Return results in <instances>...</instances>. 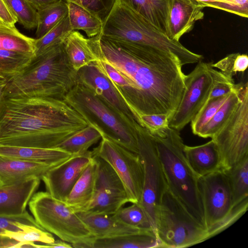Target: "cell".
Listing matches in <instances>:
<instances>
[{
	"mask_svg": "<svg viewBox=\"0 0 248 248\" xmlns=\"http://www.w3.org/2000/svg\"><path fill=\"white\" fill-rule=\"evenodd\" d=\"M96 52L98 59L109 62L131 83L136 97L133 114L137 123L142 114L172 117L185 88L183 65L175 55L111 41L101 35Z\"/></svg>",
	"mask_w": 248,
	"mask_h": 248,
	"instance_id": "obj_1",
	"label": "cell"
},
{
	"mask_svg": "<svg viewBox=\"0 0 248 248\" xmlns=\"http://www.w3.org/2000/svg\"><path fill=\"white\" fill-rule=\"evenodd\" d=\"M89 125L63 100L50 97L0 100V144L57 148Z\"/></svg>",
	"mask_w": 248,
	"mask_h": 248,
	"instance_id": "obj_2",
	"label": "cell"
},
{
	"mask_svg": "<svg viewBox=\"0 0 248 248\" xmlns=\"http://www.w3.org/2000/svg\"><path fill=\"white\" fill-rule=\"evenodd\" d=\"M77 83V71L70 64L62 44L33 57L20 74L7 79L2 96L63 100Z\"/></svg>",
	"mask_w": 248,
	"mask_h": 248,
	"instance_id": "obj_3",
	"label": "cell"
},
{
	"mask_svg": "<svg viewBox=\"0 0 248 248\" xmlns=\"http://www.w3.org/2000/svg\"><path fill=\"white\" fill-rule=\"evenodd\" d=\"M101 36L118 43L149 47L175 55L183 65L202 61L179 41L169 38L144 17L120 0H116L103 22Z\"/></svg>",
	"mask_w": 248,
	"mask_h": 248,
	"instance_id": "obj_4",
	"label": "cell"
},
{
	"mask_svg": "<svg viewBox=\"0 0 248 248\" xmlns=\"http://www.w3.org/2000/svg\"><path fill=\"white\" fill-rule=\"evenodd\" d=\"M151 135L168 189L188 214L206 228L198 177L186 160L179 131L169 126L160 135Z\"/></svg>",
	"mask_w": 248,
	"mask_h": 248,
	"instance_id": "obj_5",
	"label": "cell"
},
{
	"mask_svg": "<svg viewBox=\"0 0 248 248\" xmlns=\"http://www.w3.org/2000/svg\"><path fill=\"white\" fill-rule=\"evenodd\" d=\"M63 100L89 124L97 128L102 137L139 154L137 131L140 124L128 121L78 81Z\"/></svg>",
	"mask_w": 248,
	"mask_h": 248,
	"instance_id": "obj_6",
	"label": "cell"
},
{
	"mask_svg": "<svg viewBox=\"0 0 248 248\" xmlns=\"http://www.w3.org/2000/svg\"><path fill=\"white\" fill-rule=\"evenodd\" d=\"M28 204L36 222L46 231L74 248H90L94 236L65 202L40 191L32 195Z\"/></svg>",
	"mask_w": 248,
	"mask_h": 248,
	"instance_id": "obj_7",
	"label": "cell"
},
{
	"mask_svg": "<svg viewBox=\"0 0 248 248\" xmlns=\"http://www.w3.org/2000/svg\"><path fill=\"white\" fill-rule=\"evenodd\" d=\"M198 186L209 238L232 225L247 210L248 199L233 207L229 183L223 170L199 177Z\"/></svg>",
	"mask_w": 248,
	"mask_h": 248,
	"instance_id": "obj_8",
	"label": "cell"
},
{
	"mask_svg": "<svg viewBox=\"0 0 248 248\" xmlns=\"http://www.w3.org/2000/svg\"><path fill=\"white\" fill-rule=\"evenodd\" d=\"M160 248L190 247L209 239L206 229L194 219L167 188L155 215Z\"/></svg>",
	"mask_w": 248,
	"mask_h": 248,
	"instance_id": "obj_9",
	"label": "cell"
},
{
	"mask_svg": "<svg viewBox=\"0 0 248 248\" xmlns=\"http://www.w3.org/2000/svg\"><path fill=\"white\" fill-rule=\"evenodd\" d=\"M139 155L143 169V185L139 204L155 231V215L167 184L154 141L149 132L139 125L137 131Z\"/></svg>",
	"mask_w": 248,
	"mask_h": 248,
	"instance_id": "obj_10",
	"label": "cell"
},
{
	"mask_svg": "<svg viewBox=\"0 0 248 248\" xmlns=\"http://www.w3.org/2000/svg\"><path fill=\"white\" fill-rule=\"evenodd\" d=\"M241 101L226 124L211 138L219 152L223 170L248 157V84L243 83Z\"/></svg>",
	"mask_w": 248,
	"mask_h": 248,
	"instance_id": "obj_11",
	"label": "cell"
},
{
	"mask_svg": "<svg viewBox=\"0 0 248 248\" xmlns=\"http://www.w3.org/2000/svg\"><path fill=\"white\" fill-rule=\"evenodd\" d=\"M98 146L91 151L92 155L107 162L115 171L122 182L128 202L139 203L141 200L143 185V169L138 154L102 137Z\"/></svg>",
	"mask_w": 248,
	"mask_h": 248,
	"instance_id": "obj_12",
	"label": "cell"
},
{
	"mask_svg": "<svg viewBox=\"0 0 248 248\" xmlns=\"http://www.w3.org/2000/svg\"><path fill=\"white\" fill-rule=\"evenodd\" d=\"M214 68L211 63L201 61L186 75L185 88L169 122V126L178 131L193 118L207 101L215 82Z\"/></svg>",
	"mask_w": 248,
	"mask_h": 248,
	"instance_id": "obj_13",
	"label": "cell"
},
{
	"mask_svg": "<svg viewBox=\"0 0 248 248\" xmlns=\"http://www.w3.org/2000/svg\"><path fill=\"white\" fill-rule=\"evenodd\" d=\"M97 168L95 192L85 212L112 215L128 202L124 185L112 167L92 155Z\"/></svg>",
	"mask_w": 248,
	"mask_h": 248,
	"instance_id": "obj_14",
	"label": "cell"
},
{
	"mask_svg": "<svg viewBox=\"0 0 248 248\" xmlns=\"http://www.w3.org/2000/svg\"><path fill=\"white\" fill-rule=\"evenodd\" d=\"M92 160L91 151L72 155L49 169L42 177L46 191L53 197L65 202L75 184Z\"/></svg>",
	"mask_w": 248,
	"mask_h": 248,
	"instance_id": "obj_15",
	"label": "cell"
},
{
	"mask_svg": "<svg viewBox=\"0 0 248 248\" xmlns=\"http://www.w3.org/2000/svg\"><path fill=\"white\" fill-rule=\"evenodd\" d=\"M77 77L78 82L91 90L123 118L133 124H138L110 80L100 71L95 62L78 70Z\"/></svg>",
	"mask_w": 248,
	"mask_h": 248,
	"instance_id": "obj_16",
	"label": "cell"
},
{
	"mask_svg": "<svg viewBox=\"0 0 248 248\" xmlns=\"http://www.w3.org/2000/svg\"><path fill=\"white\" fill-rule=\"evenodd\" d=\"M203 4L193 0H169L167 18V37L179 41L180 38L189 32L195 23L204 17Z\"/></svg>",
	"mask_w": 248,
	"mask_h": 248,
	"instance_id": "obj_17",
	"label": "cell"
},
{
	"mask_svg": "<svg viewBox=\"0 0 248 248\" xmlns=\"http://www.w3.org/2000/svg\"><path fill=\"white\" fill-rule=\"evenodd\" d=\"M41 179L34 178L16 184L0 186V216L24 213L27 204L38 188Z\"/></svg>",
	"mask_w": 248,
	"mask_h": 248,
	"instance_id": "obj_18",
	"label": "cell"
},
{
	"mask_svg": "<svg viewBox=\"0 0 248 248\" xmlns=\"http://www.w3.org/2000/svg\"><path fill=\"white\" fill-rule=\"evenodd\" d=\"M52 165L0 155V186L21 183L34 178L41 180Z\"/></svg>",
	"mask_w": 248,
	"mask_h": 248,
	"instance_id": "obj_19",
	"label": "cell"
},
{
	"mask_svg": "<svg viewBox=\"0 0 248 248\" xmlns=\"http://www.w3.org/2000/svg\"><path fill=\"white\" fill-rule=\"evenodd\" d=\"M184 151L190 168L198 178L223 170L219 152L212 139L198 146L184 145Z\"/></svg>",
	"mask_w": 248,
	"mask_h": 248,
	"instance_id": "obj_20",
	"label": "cell"
},
{
	"mask_svg": "<svg viewBox=\"0 0 248 248\" xmlns=\"http://www.w3.org/2000/svg\"><path fill=\"white\" fill-rule=\"evenodd\" d=\"M96 238H109L139 232L147 228L128 225L113 215L92 214L85 212L77 213Z\"/></svg>",
	"mask_w": 248,
	"mask_h": 248,
	"instance_id": "obj_21",
	"label": "cell"
},
{
	"mask_svg": "<svg viewBox=\"0 0 248 248\" xmlns=\"http://www.w3.org/2000/svg\"><path fill=\"white\" fill-rule=\"evenodd\" d=\"M72 155L58 147L42 148L0 144V155L56 166Z\"/></svg>",
	"mask_w": 248,
	"mask_h": 248,
	"instance_id": "obj_22",
	"label": "cell"
},
{
	"mask_svg": "<svg viewBox=\"0 0 248 248\" xmlns=\"http://www.w3.org/2000/svg\"><path fill=\"white\" fill-rule=\"evenodd\" d=\"M93 37L87 38L80 32L72 31L63 43L67 59L76 71L98 58L94 48Z\"/></svg>",
	"mask_w": 248,
	"mask_h": 248,
	"instance_id": "obj_23",
	"label": "cell"
},
{
	"mask_svg": "<svg viewBox=\"0 0 248 248\" xmlns=\"http://www.w3.org/2000/svg\"><path fill=\"white\" fill-rule=\"evenodd\" d=\"M97 174L96 162L92 160L78 178L65 202L77 213L86 211L94 196Z\"/></svg>",
	"mask_w": 248,
	"mask_h": 248,
	"instance_id": "obj_24",
	"label": "cell"
},
{
	"mask_svg": "<svg viewBox=\"0 0 248 248\" xmlns=\"http://www.w3.org/2000/svg\"><path fill=\"white\" fill-rule=\"evenodd\" d=\"M155 231L147 228L134 233L114 237H93L90 248H160Z\"/></svg>",
	"mask_w": 248,
	"mask_h": 248,
	"instance_id": "obj_25",
	"label": "cell"
},
{
	"mask_svg": "<svg viewBox=\"0 0 248 248\" xmlns=\"http://www.w3.org/2000/svg\"><path fill=\"white\" fill-rule=\"evenodd\" d=\"M120 0L166 34L169 0Z\"/></svg>",
	"mask_w": 248,
	"mask_h": 248,
	"instance_id": "obj_26",
	"label": "cell"
},
{
	"mask_svg": "<svg viewBox=\"0 0 248 248\" xmlns=\"http://www.w3.org/2000/svg\"><path fill=\"white\" fill-rule=\"evenodd\" d=\"M67 3L68 16L73 31L81 30L89 38L101 32L103 21L99 17L77 4L70 1Z\"/></svg>",
	"mask_w": 248,
	"mask_h": 248,
	"instance_id": "obj_27",
	"label": "cell"
},
{
	"mask_svg": "<svg viewBox=\"0 0 248 248\" xmlns=\"http://www.w3.org/2000/svg\"><path fill=\"white\" fill-rule=\"evenodd\" d=\"M232 92L226 100L217 110L212 118L204 125L197 136L203 138H212L228 121L241 101L240 90Z\"/></svg>",
	"mask_w": 248,
	"mask_h": 248,
	"instance_id": "obj_28",
	"label": "cell"
},
{
	"mask_svg": "<svg viewBox=\"0 0 248 248\" xmlns=\"http://www.w3.org/2000/svg\"><path fill=\"white\" fill-rule=\"evenodd\" d=\"M224 171L228 179L235 207L248 199V157Z\"/></svg>",
	"mask_w": 248,
	"mask_h": 248,
	"instance_id": "obj_29",
	"label": "cell"
},
{
	"mask_svg": "<svg viewBox=\"0 0 248 248\" xmlns=\"http://www.w3.org/2000/svg\"><path fill=\"white\" fill-rule=\"evenodd\" d=\"M37 12V25L36 38L43 36L68 15V8L64 0L59 1L44 6Z\"/></svg>",
	"mask_w": 248,
	"mask_h": 248,
	"instance_id": "obj_30",
	"label": "cell"
},
{
	"mask_svg": "<svg viewBox=\"0 0 248 248\" xmlns=\"http://www.w3.org/2000/svg\"><path fill=\"white\" fill-rule=\"evenodd\" d=\"M102 134L94 126L89 124L66 139L57 147L72 155L81 154L101 139Z\"/></svg>",
	"mask_w": 248,
	"mask_h": 248,
	"instance_id": "obj_31",
	"label": "cell"
},
{
	"mask_svg": "<svg viewBox=\"0 0 248 248\" xmlns=\"http://www.w3.org/2000/svg\"><path fill=\"white\" fill-rule=\"evenodd\" d=\"M35 40L21 33L15 26L0 24V49L31 53L34 55Z\"/></svg>",
	"mask_w": 248,
	"mask_h": 248,
	"instance_id": "obj_32",
	"label": "cell"
},
{
	"mask_svg": "<svg viewBox=\"0 0 248 248\" xmlns=\"http://www.w3.org/2000/svg\"><path fill=\"white\" fill-rule=\"evenodd\" d=\"M73 31L68 15L41 37L35 38L34 56L38 57L50 49L62 45Z\"/></svg>",
	"mask_w": 248,
	"mask_h": 248,
	"instance_id": "obj_33",
	"label": "cell"
},
{
	"mask_svg": "<svg viewBox=\"0 0 248 248\" xmlns=\"http://www.w3.org/2000/svg\"><path fill=\"white\" fill-rule=\"evenodd\" d=\"M34 54L0 49V75L7 79L20 74L31 62Z\"/></svg>",
	"mask_w": 248,
	"mask_h": 248,
	"instance_id": "obj_34",
	"label": "cell"
},
{
	"mask_svg": "<svg viewBox=\"0 0 248 248\" xmlns=\"http://www.w3.org/2000/svg\"><path fill=\"white\" fill-rule=\"evenodd\" d=\"M17 226L21 231L6 230L0 235L22 243L38 242L50 244L55 241L52 234L44 229L20 222H17Z\"/></svg>",
	"mask_w": 248,
	"mask_h": 248,
	"instance_id": "obj_35",
	"label": "cell"
},
{
	"mask_svg": "<svg viewBox=\"0 0 248 248\" xmlns=\"http://www.w3.org/2000/svg\"><path fill=\"white\" fill-rule=\"evenodd\" d=\"M11 12L24 28H36L37 12L28 0H4Z\"/></svg>",
	"mask_w": 248,
	"mask_h": 248,
	"instance_id": "obj_36",
	"label": "cell"
},
{
	"mask_svg": "<svg viewBox=\"0 0 248 248\" xmlns=\"http://www.w3.org/2000/svg\"><path fill=\"white\" fill-rule=\"evenodd\" d=\"M112 215L128 225L140 228H152L145 212L139 203H132L126 207H122Z\"/></svg>",
	"mask_w": 248,
	"mask_h": 248,
	"instance_id": "obj_37",
	"label": "cell"
},
{
	"mask_svg": "<svg viewBox=\"0 0 248 248\" xmlns=\"http://www.w3.org/2000/svg\"><path fill=\"white\" fill-rule=\"evenodd\" d=\"M229 94L207 100L190 122L192 131L194 135H198L202 128L226 100Z\"/></svg>",
	"mask_w": 248,
	"mask_h": 248,
	"instance_id": "obj_38",
	"label": "cell"
},
{
	"mask_svg": "<svg viewBox=\"0 0 248 248\" xmlns=\"http://www.w3.org/2000/svg\"><path fill=\"white\" fill-rule=\"evenodd\" d=\"M211 66L219 70L227 77L232 78L237 73L244 72L248 66V56L246 54H230Z\"/></svg>",
	"mask_w": 248,
	"mask_h": 248,
	"instance_id": "obj_39",
	"label": "cell"
},
{
	"mask_svg": "<svg viewBox=\"0 0 248 248\" xmlns=\"http://www.w3.org/2000/svg\"><path fill=\"white\" fill-rule=\"evenodd\" d=\"M170 118L167 114H142L139 117L138 123L151 135H160L169 127Z\"/></svg>",
	"mask_w": 248,
	"mask_h": 248,
	"instance_id": "obj_40",
	"label": "cell"
},
{
	"mask_svg": "<svg viewBox=\"0 0 248 248\" xmlns=\"http://www.w3.org/2000/svg\"><path fill=\"white\" fill-rule=\"evenodd\" d=\"M215 82L207 100L229 94L237 90L239 84H235L233 78H230L219 71L214 69Z\"/></svg>",
	"mask_w": 248,
	"mask_h": 248,
	"instance_id": "obj_41",
	"label": "cell"
},
{
	"mask_svg": "<svg viewBox=\"0 0 248 248\" xmlns=\"http://www.w3.org/2000/svg\"><path fill=\"white\" fill-rule=\"evenodd\" d=\"M72 2L90 11L104 22L116 0H64Z\"/></svg>",
	"mask_w": 248,
	"mask_h": 248,
	"instance_id": "obj_42",
	"label": "cell"
},
{
	"mask_svg": "<svg viewBox=\"0 0 248 248\" xmlns=\"http://www.w3.org/2000/svg\"><path fill=\"white\" fill-rule=\"evenodd\" d=\"M221 2H202L205 7L220 9L243 17H248V0H221Z\"/></svg>",
	"mask_w": 248,
	"mask_h": 248,
	"instance_id": "obj_43",
	"label": "cell"
},
{
	"mask_svg": "<svg viewBox=\"0 0 248 248\" xmlns=\"http://www.w3.org/2000/svg\"><path fill=\"white\" fill-rule=\"evenodd\" d=\"M17 222L43 229L37 224L34 217L26 211L20 215L0 216V234L6 230L14 231H21L17 226Z\"/></svg>",
	"mask_w": 248,
	"mask_h": 248,
	"instance_id": "obj_44",
	"label": "cell"
},
{
	"mask_svg": "<svg viewBox=\"0 0 248 248\" xmlns=\"http://www.w3.org/2000/svg\"><path fill=\"white\" fill-rule=\"evenodd\" d=\"M17 19L11 12L4 0H0V24L15 26Z\"/></svg>",
	"mask_w": 248,
	"mask_h": 248,
	"instance_id": "obj_45",
	"label": "cell"
},
{
	"mask_svg": "<svg viewBox=\"0 0 248 248\" xmlns=\"http://www.w3.org/2000/svg\"><path fill=\"white\" fill-rule=\"evenodd\" d=\"M29 242H19L15 240L0 235V248H29Z\"/></svg>",
	"mask_w": 248,
	"mask_h": 248,
	"instance_id": "obj_46",
	"label": "cell"
},
{
	"mask_svg": "<svg viewBox=\"0 0 248 248\" xmlns=\"http://www.w3.org/2000/svg\"><path fill=\"white\" fill-rule=\"evenodd\" d=\"M72 248V245L67 242L62 240H55L53 243L50 244H45V245H39V248Z\"/></svg>",
	"mask_w": 248,
	"mask_h": 248,
	"instance_id": "obj_47",
	"label": "cell"
},
{
	"mask_svg": "<svg viewBox=\"0 0 248 248\" xmlns=\"http://www.w3.org/2000/svg\"><path fill=\"white\" fill-rule=\"evenodd\" d=\"M36 11L41 8L57 2L59 0H28Z\"/></svg>",
	"mask_w": 248,
	"mask_h": 248,
	"instance_id": "obj_48",
	"label": "cell"
},
{
	"mask_svg": "<svg viewBox=\"0 0 248 248\" xmlns=\"http://www.w3.org/2000/svg\"><path fill=\"white\" fill-rule=\"evenodd\" d=\"M200 2H221V0H193Z\"/></svg>",
	"mask_w": 248,
	"mask_h": 248,
	"instance_id": "obj_49",
	"label": "cell"
},
{
	"mask_svg": "<svg viewBox=\"0 0 248 248\" xmlns=\"http://www.w3.org/2000/svg\"><path fill=\"white\" fill-rule=\"evenodd\" d=\"M6 82L0 83V100L2 96L3 91L6 84Z\"/></svg>",
	"mask_w": 248,
	"mask_h": 248,
	"instance_id": "obj_50",
	"label": "cell"
},
{
	"mask_svg": "<svg viewBox=\"0 0 248 248\" xmlns=\"http://www.w3.org/2000/svg\"><path fill=\"white\" fill-rule=\"evenodd\" d=\"M7 79L0 75V83L7 81Z\"/></svg>",
	"mask_w": 248,
	"mask_h": 248,
	"instance_id": "obj_51",
	"label": "cell"
}]
</instances>
